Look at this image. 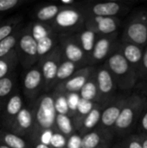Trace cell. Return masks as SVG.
I'll return each instance as SVG.
<instances>
[{
  "mask_svg": "<svg viewBox=\"0 0 147 148\" xmlns=\"http://www.w3.org/2000/svg\"><path fill=\"white\" fill-rule=\"evenodd\" d=\"M120 32L107 36H98L94 49L88 57V66L103 64L115 51L120 44Z\"/></svg>",
  "mask_w": 147,
  "mask_h": 148,
  "instance_id": "cell-8",
  "label": "cell"
},
{
  "mask_svg": "<svg viewBox=\"0 0 147 148\" xmlns=\"http://www.w3.org/2000/svg\"><path fill=\"white\" fill-rule=\"evenodd\" d=\"M135 90L147 95V46L144 49L142 62L138 75V82Z\"/></svg>",
  "mask_w": 147,
  "mask_h": 148,
  "instance_id": "cell-35",
  "label": "cell"
},
{
  "mask_svg": "<svg viewBox=\"0 0 147 148\" xmlns=\"http://www.w3.org/2000/svg\"><path fill=\"white\" fill-rule=\"evenodd\" d=\"M112 148H143L140 135L138 134H128L113 142Z\"/></svg>",
  "mask_w": 147,
  "mask_h": 148,
  "instance_id": "cell-34",
  "label": "cell"
},
{
  "mask_svg": "<svg viewBox=\"0 0 147 148\" xmlns=\"http://www.w3.org/2000/svg\"><path fill=\"white\" fill-rule=\"evenodd\" d=\"M0 148H10V147H6L5 145H3V144H1V143H0Z\"/></svg>",
  "mask_w": 147,
  "mask_h": 148,
  "instance_id": "cell-46",
  "label": "cell"
},
{
  "mask_svg": "<svg viewBox=\"0 0 147 148\" xmlns=\"http://www.w3.org/2000/svg\"><path fill=\"white\" fill-rule=\"evenodd\" d=\"M17 75L15 72L0 79V114L10 97L18 90Z\"/></svg>",
  "mask_w": 147,
  "mask_h": 148,
  "instance_id": "cell-20",
  "label": "cell"
},
{
  "mask_svg": "<svg viewBox=\"0 0 147 148\" xmlns=\"http://www.w3.org/2000/svg\"><path fill=\"white\" fill-rule=\"evenodd\" d=\"M104 106L105 105L96 103V105L94 107L91 112L85 117V119L83 120L81 123L80 129L77 131V133L80 135L83 136L84 134L91 132L92 130L95 129L99 126L101 116V112H102Z\"/></svg>",
  "mask_w": 147,
  "mask_h": 148,
  "instance_id": "cell-21",
  "label": "cell"
},
{
  "mask_svg": "<svg viewBox=\"0 0 147 148\" xmlns=\"http://www.w3.org/2000/svg\"><path fill=\"white\" fill-rule=\"evenodd\" d=\"M122 19L118 17L87 16L84 27L94 31L97 36H107L120 32Z\"/></svg>",
  "mask_w": 147,
  "mask_h": 148,
  "instance_id": "cell-14",
  "label": "cell"
},
{
  "mask_svg": "<svg viewBox=\"0 0 147 148\" xmlns=\"http://www.w3.org/2000/svg\"><path fill=\"white\" fill-rule=\"evenodd\" d=\"M104 64L113 77L119 91L131 93L135 90L138 82L136 72L118 50Z\"/></svg>",
  "mask_w": 147,
  "mask_h": 148,
  "instance_id": "cell-3",
  "label": "cell"
},
{
  "mask_svg": "<svg viewBox=\"0 0 147 148\" xmlns=\"http://www.w3.org/2000/svg\"><path fill=\"white\" fill-rule=\"evenodd\" d=\"M117 50L122 55V56L126 59V61L132 66V68L136 72L137 78H138V75L142 62L144 49L133 43L123 42L120 39V44Z\"/></svg>",
  "mask_w": 147,
  "mask_h": 148,
  "instance_id": "cell-19",
  "label": "cell"
},
{
  "mask_svg": "<svg viewBox=\"0 0 147 148\" xmlns=\"http://www.w3.org/2000/svg\"><path fill=\"white\" fill-rule=\"evenodd\" d=\"M94 66H86L79 69L74 73L68 79L58 85L53 91L68 94V93H79L81 88L85 85L88 80L93 75L94 70Z\"/></svg>",
  "mask_w": 147,
  "mask_h": 148,
  "instance_id": "cell-15",
  "label": "cell"
},
{
  "mask_svg": "<svg viewBox=\"0 0 147 148\" xmlns=\"http://www.w3.org/2000/svg\"><path fill=\"white\" fill-rule=\"evenodd\" d=\"M62 6L56 3H46L37 7L33 13L35 21L50 24L57 13L61 10Z\"/></svg>",
  "mask_w": 147,
  "mask_h": 148,
  "instance_id": "cell-22",
  "label": "cell"
},
{
  "mask_svg": "<svg viewBox=\"0 0 147 148\" xmlns=\"http://www.w3.org/2000/svg\"><path fill=\"white\" fill-rule=\"evenodd\" d=\"M79 69H81V67L80 65L74 63L70 61H68L62 57V59L60 62V65L58 67L57 72H56V75H55V82H54V89L58 85H60L61 83L65 82L67 79H68Z\"/></svg>",
  "mask_w": 147,
  "mask_h": 148,
  "instance_id": "cell-24",
  "label": "cell"
},
{
  "mask_svg": "<svg viewBox=\"0 0 147 148\" xmlns=\"http://www.w3.org/2000/svg\"><path fill=\"white\" fill-rule=\"evenodd\" d=\"M0 143L10 148H32L30 142L22 136L0 128Z\"/></svg>",
  "mask_w": 147,
  "mask_h": 148,
  "instance_id": "cell-23",
  "label": "cell"
},
{
  "mask_svg": "<svg viewBox=\"0 0 147 148\" xmlns=\"http://www.w3.org/2000/svg\"><path fill=\"white\" fill-rule=\"evenodd\" d=\"M82 137L77 132L67 137V143L65 148H81Z\"/></svg>",
  "mask_w": 147,
  "mask_h": 148,
  "instance_id": "cell-41",
  "label": "cell"
},
{
  "mask_svg": "<svg viewBox=\"0 0 147 148\" xmlns=\"http://www.w3.org/2000/svg\"><path fill=\"white\" fill-rule=\"evenodd\" d=\"M95 105H96V102L86 101V100H83V99L80 100L77 109H76V112L74 114V116L71 117L72 121H73L74 127L75 129V132H77L80 129L83 120L91 112V110L94 108V107Z\"/></svg>",
  "mask_w": 147,
  "mask_h": 148,
  "instance_id": "cell-27",
  "label": "cell"
},
{
  "mask_svg": "<svg viewBox=\"0 0 147 148\" xmlns=\"http://www.w3.org/2000/svg\"><path fill=\"white\" fill-rule=\"evenodd\" d=\"M30 144L32 146V148H50L49 146H47L42 143H30Z\"/></svg>",
  "mask_w": 147,
  "mask_h": 148,
  "instance_id": "cell-44",
  "label": "cell"
},
{
  "mask_svg": "<svg viewBox=\"0 0 147 148\" xmlns=\"http://www.w3.org/2000/svg\"><path fill=\"white\" fill-rule=\"evenodd\" d=\"M57 3L62 7H75L80 5L81 2H76L75 0H62Z\"/></svg>",
  "mask_w": 147,
  "mask_h": 148,
  "instance_id": "cell-42",
  "label": "cell"
},
{
  "mask_svg": "<svg viewBox=\"0 0 147 148\" xmlns=\"http://www.w3.org/2000/svg\"><path fill=\"white\" fill-rule=\"evenodd\" d=\"M79 95L81 99L99 103V93H98L96 80L94 77V72L93 75L88 80V82L80 90Z\"/></svg>",
  "mask_w": 147,
  "mask_h": 148,
  "instance_id": "cell-28",
  "label": "cell"
},
{
  "mask_svg": "<svg viewBox=\"0 0 147 148\" xmlns=\"http://www.w3.org/2000/svg\"><path fill=\"white\" fill-rule=\"evenodd\" d=\"M55 130L66 137L75 133L72 118L67 114H57L55 118Z\"/></svg>",
  "mask_w": 147,
  "mask_h": 148,
  "instance_id": "cell-33",
  "label": "cell"
},
{
  "mask_svg": "<svg viewBox=\"0 0 147 148\" xmlns=\"http://www.w3.org/2000/svg\"><path fill=\"white\" fill-rule=\"evenodd\" d=\"M135 134H147V98L145 101L142 110L135 128Z\"/></svg>",
  "mask_w": 147,
  "mask_h": 148,
  "instance_id": "cell-37",
  "label": "cell"
},
{
  "mask_svg": "<svg viewBox=\"0 0 147 148\" xmlns=\"http://www.w3.org/2000/svg\"><path fill=\"white\" fill-rule=\"evenodd\" d=\"M23 96L29 103L34 102L38 97L44 94V82L40 68L35 65L24 70L22 76Z\"/></svg>",
  "mask_w": 147,
  "mask_h": 148,
  "instance_id": "cell-11",
  "label": "cell"
},
{
  "mask_svg": "<svg viewBox=\"0 0 147 148\" xmlns=\"http://www.w3.org/2000/svg\"><path fill=\"white\" fill-rule=\"evenodd\" d=\"M51 93L54 97V103H55V108L56 114L69 115V110H68L66 94L56 92V91H52Z\"/></svg>",
  "mask_w": 147,
  "mask_h": 148,
  "instance_id": "cell-36",
  "label": "cell"
},
{
  "mask_svg": "<svg viewBox=\"0 0 147 148\" xmlns=\"http://www.w3.org/2000/svg\"><path fill=\"white\" fill-rule=\"evenodd\" d=\"M86 16L81 2L75 7H62L50 25L56 34L76 33L84 28Z\"/></svg>",
  "mask_w": 147,
  "mask_h": 148,
  "instance_id": "cell-5",
  "label": "cell"
},
{
  "mask_svg": "<svg viewBox=\"0 0 147 148\" xmlns=\"http://www.w3.org/2000/svg\"><path fill=\"white\" fill-rule=\"evenodd\" d=\"M24 100L22 94L17 90L15 92L5 103L0 114V126L1 128L8 129L10 125L15 120L18 113L24 107Z\"/></svg>",
  "mask_w": 147,
  "mask_h": 148,
  "instance_id": "cell-17",
  "label": "cell"
},
{
  "mask_svg": "<svg viewBox=\"0 0 147 148\" xmlns=\"http://www.w3.org/2000/svg\"><path fill=\"white\" fill-rule=\"evenodd\" d=\"M0 128H1V126H0Z\"/></svg>",
  "mask_w": 147,
  "mask_h": 148,
  "instance_id": "cell-48",
  "label": "cell"
},
{
  "mask_svg": "<svg viewBox=\"0 0 147 148\" xmlns=\"http://www.w3.org/2000/svg\"><path fill=\"white\" fill-rule=\"evenodd\" d=\"M16 52L19 64L22 65L24 70L37 64V44L30 33L29 24L23 25L22 28L21 34L16 43Z\"/></svg>",
  "mask_w": 147,
  "mask_h": 148,
  "instance_id": "cell-7",
  "label": "cell"
},
{
  "mask_svg": "<svg viewBox=\"0 0 147 148\" xmlns=\"http://www.w3.org/2000/svg\"><path fill=\"white\" fill-rule=\"evenodd\" d=\"M146 98L147 95L138 90L128 95L113 130L114 141L135 133L138 119Z\"/></svg>",
  "mask_w": 147,
  "mask_h": 148,
  "instance_id": "cell-1",
  "label": "cell"
},
{
  "mask_svg": "<svg viewBox=\"0 0 147 148\" xmlns=\"http://www.w3.org/2000/svg\"><path fill=\"white\" fill-rule=\"evenodd\" d=\"M81 137V148H96L103 146H113L114 142L113 133L106 131L99 127Z\"/></svg>",
  "mask_w": 147,
  "mask_h": 148,
  "instance_id": "cell-18",
  "label": "cell"
},
{
  "mask_svg": "<svg viewBox=\"0 0 147 148\" xmlns=\"http://www.w3.org/2000/svg\"><path fill=\"white\" fill-rule=\"evenodd\" d=\"M23 16H14L0 23V42L23 26Z\"/></svg>",
  "mask_w": 147,
  "mask_h": 148,
  "instance_id": "cell-26",
  "label": "cell"
},
{
  "mask_svg": "<svg viewBox=\"0 0 147 148\" xmlns=\"http://www.w3.org/2000/svg\"><path fill=\"white\" fill-rule=\"evenodd\" d=\"M120 39L145 49L147 46V7L130 11L122 20Z\"/></svg>",
  "mask_w": 147,
  "mask_h": 148,
  "instance_id": "cell-2",
  "label": "cell"
},
{
  "mask_svg": "<svg viewBox=\"0 0 147 148\" xmlns=\"http://www.w3.org/2000/svg\"><path fill=\"white\" fill-rule=\"evenodd\" d=\"M58 45L64 59L76 63L81 68L88 66V57L82 50L75 33L58 34Z\"/></svg>",
  "mask_w": 147,
  "mask_h": 148,
  "instance_id": "cell-9",
  "label": "cell"
},
{
  "mask_svg": "<svg viewBox=\"0 0 147 148\" xmlns=\"http://www.w3.org/2000/svg\"><path fill=\"white\" fill-rule=\"evenodd\" d=\"M38 61L49 54L54 48L58 45V34L54 33L48 36H45L36 42Z\"/></svg>",
  "mask_w": 147,
  "mask_h": 148,
  "instance_id": "cell-30",
  "label": "cell"
},
{
  "mask_svg": "<svg viewBox=\"0 0 147 148\" xmlns=\"http://www.w3.org/2000/svg\"><path fill=\"white\" fill-rule=\"evenodd\" d=\"M67 143V137L62 134L55 131L50 140V148H65Z\"/></svg>",
  "mask_w": 147,
  "mask_h": 148,
  "instance_id": "cell-40",
  "label": "cell"
},
{
  "mask_svg": "<svg viewBox=\"0 0 147 148\" xmlns=\"http://www.w3.org/2000/svg\"><path fill=\"white\" fill-rule=\"evenodd\" d=\"M66 96H67V101L69 110V115L72 117L76 112L81 97L79 95V93H68L66 94Z\"/></svg>",
  "mask_w": 147,
  "mask_h": 148,
  "instance_id": "cell-39",
  "label": "cell"
},
{
  "mask_svg": "<svg viewBox=\"0 0 147 148\" xmlns=\"http://www.w3.org/2000/svg\"><path fill=\"white\" fill-rule=\"evenodd\" d=\"M31 104L33 108L34 126L29 137L43 130H55L56 111L52 93L42 94Z\"/></svg>",
  "mask_w": 147,
  "mask_h": 148,
  "instance_id": "cell-4",
  "label": "cell"
},
{
  "mask_svg": "<svg viewBox=\"0 0 147 148\" xmlns=\"http://www.w3.org/2000/svg\"><path fill=\"white\" fill-rule=\"evenodd\" d=\"M19 64V61L17 58V55L16 49L11 52L6 57L0 59V79L8 76L16 71L17 65Z\"/></svg>",
  "mask_w": 147,
  "mask_h": 148,
  "instance_id": "cell-29",
  "label": "cell"
},
{
  "mask_svg": "<svg viewBox=\"0 0 147 148\" xmlns=\"http://www.w3.org/2000/svg\"><path fill=\"white\" fill-rule=\"evenodd\" d=\"M62 57V49L60 46L57 45L49 54L37 62L36 65L40 68L43 77L44 93H49L53 91L56 72Z\"/></svg>",
  "mask_w": 147,
  "mask_h": 148,
  "instance_id": "cell-10",
  "label": "cell"
},
{
  "mask_svg": "<svg viewBox=\"0 0 147 148\" xmlns=\"http://www.w3.org/2000/svg\"><path fill=\"white\" fill-rule=\"evenodd\" d=\"M94 77L98 88L99 103L106 105L120 91L118 90L113 77L104 63L96 66L94 70Z\"/></svg>",
  "mask_w": 147,
  "mask_h": 148,
  "instance_id": "cell-12",
  "label": "cell"
},
{
  "mask_svg": "<svg viewBox=\"0 0 147 148\" xmlns=\"http://www.w3.org/2000/svg\"><path fill=\"white\" fill-rule=\"evenodd\" d=\"M28 24H29L30 33L32 36L34 37V39L36 40V42L39 41L40 39L45 36H48L49 35L55 33L54 29H52L51 25L49 23H43L34 21Z\"/></svg>",
  "mask_w": 147,
  "mask_h": 148,
  "instance_id": "cell-32",
  "label": "cell"
},
{
  "mask_svg": "<svg viewBox=\"0 0 147 148\" xmlns=\"http://www.w3.org/2000/svg\"><path fill=\"white\" fill-rule=\"evenodd\" d=\"M134 2L110 1V2H82V7L87 16L122 17L127 16L132 10Z\"/></svg>",
  "mask_w": 147,
  "mask_h": 148,
  "instance_id": "cell-6",
  "label": "cell"
},
{
  "mask_svg": "<svg viewBox=\"0 0 147 148\" xmlns=\"http://www.w3.org/2000/svg\"><path fill=\"white\" fill-rule=\"evenodd\" d=\"M96 148H112V146H103V147H100Z\"/></svg>",
  "mask_w": 147,
  "mask_h": 148,
  "instance_id": "cell-45",
  "label": "cell"
},
{
  "mask_svg": "<svg viewBox=\"0 0 147 148\" xmlns=\"http://www.w3.org/2000/svg\"><path fill=\"white\" fill-rule=\"evenodd\" d=\"M23 27V26H22L17 30H16L14 33H12L10 36H9L8 37H6L5 39L2 40L0 42V59L6 57L7 56H9L11 52H13L16 49V43H17L19 36H20L21 30H22Z\"/></svg>",
  "mask_w": 147,
  "mask_h": 148,
  "instance_id": "cell-31",
  "label": "cell"
},
{
  "mask_svg": "<svg viewBox=\"0 0 147 148\" xmlns=\"http://www.w3.org/2000/svg\"><path fill=\"white\" fill-rule=\"evenodd\" d=\"M142 143V147L147 148V134H139Z\"/></svg>",
  "mask_w": 147,
  "mask_h": 148,
  "instance_id": "cell-43",
  "label": "cell"
},
{
  "mask_svg": "<svg viewBox=\"0 0 147 148\" xmlns=\"http://www.w3.org/2000/svg\"><path fill=\"white\" fill-rule=\"evenodd\" d=\"M78 42L82 49V50L86 53V55L88 56V57H89L94 43L96 42V39L98 37V36L92 30L87 29V28H82L81 30H79L78 32L75 33Z\"/></svg>",
  "mask_w": 147,
  "mask_h": 148,
  "instance_id": "cell-25",
  "label": "cell"
},
{
  "mask_svg": "<svg viewBox=\"0 0 147 148\" xmlns=\"http://www.w3.org/2000/svg\"><path fill=\"white\" fill-rule=\"evenodd\" d=\"M26 3L27 0H0V16L18 9Z\"/></svg>",
  "mask_w": 147,
  "mask_h": 148,
  "instance_id": "cell-38",
  "label": "cell"
},
{
  "mask_svg": "<svg viewBox=\"0 0 147 148\" xmlns=\"http://www.w3.org/2000/svg\"><path fill=\"white\" fill-rule=\"evenodd\" d=\"M3 20V17H2V16H0V23H1V22H2Z\"/></svg>",
  "mask_w": 147,
  "mask_h": 148,
  "instance_id": "cell-47",
  "label": "cell"
},
{
  "mask_svg": "<svg viewBox=\"0 0 147 148\" xmlns=\"http://www.w3.org/2000/svg\"><path fill=\"white\" fill-rule=\"evenodd\" d=\"M33 108L32 104L29 103V105H24V107L18 113L15 120L6 130L27 139L33 129Z\"/></svg>",
  "mask_w": 147,
  "mask_h": 148,
  "instance_id": "cell-16",
  "label": "cell"
},
{
  "mask_svg": "<svg viewBox=\"0 0 147 148\" xmlns=\"http://www.w3.org/2000/svg\"><path fill=\"white\" fill-rule=\"evenodd\" d=\"M129 94L130 93L120 91L109 102L104 106L101 112L100 124L98 126L99 127L113 133L114 125Z\"/></svg>",
  "mask_w": 147,
  "mask_h": 148,
  "instance_id": "cell-13",
  "label": "cell"
}]
</instances>
